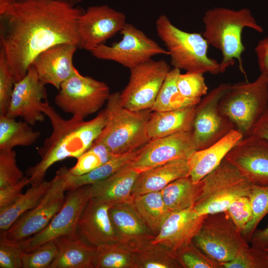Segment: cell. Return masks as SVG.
<instances>
[{
    "label": "cell",
    "instance_id": "603a6c76",
    "mask_svg": "<svg viewBox=\"0 0 268 268\" xmlns=\"http://www.w3.org/2000/svg\"><path fill=\"white\" fill-rule=\"evenodd\" d=\"M138 174L129 165L110 177L91 185L93 201L110 207L131 204L132 192Z\"/></svg>",
    "mask_w": 268,
    "mask_h": 268
},
{
    "label": "cell",
    "instance_id": "7bdbcfd3",
    "mask_svg": "<svg viewBox=\"0 0 268 268\" xmlns=\"http://www.w3.org/2000/svg\"><path fill=\"white\" fill-rule=\"evenodd\" d=\"M14 80L3 50H0V114L6 115L13 90Z\"/></svg>",
    "mask_w": 268,
    "mask_h": 268
},
{
    "label": "cell",
    "instance_id": "4fadbf2b",
    "mask_svg": "<svg viewBox=\"0 0 268 268\" xmlns=\"http://www.w3.org/2000/svg\"><path fill=\"white\" fill-rule=\"evenodd\" d=\"M120 32L122 39L111 46L102 44L91 52L97 59L115 62L131 69L154 56L169 55L167 50L134 25L126 23Z\"/></svg>",
    "mask_w": 268,
    "mask_h": 268
},
{
    "label": "cell",
    "instance_id": "83f0119b",
    "mask_svg": "<svg viewBox=\"0 0 268 268\" xmlns=\"http://www.w3.org/2000/svg\"><path fill=\"white\" fill-rule=\"evenodd\" d=\"M139 149L116 155L102 165L83 175H72L66 166L61 167L57 172L65 180L66 191H68L83 186L92 185L110 177L130 164L137 156Z\"/></svg>",
    "mask_w": 268,
    "mask_h": 268
},
{
    "label": "cell",
    "instance_id": "ee69618b",
    "mask_svg": "<svg viewBox=\"0 0 268 268\" xmlns=\"http://www.w3.org/2000/svg\"><path fill=\"white\" fill-rule=\"evenodd\" d=\"M226 211L242 233L252 215L249 197H242L236 199L231 203Z\"/></svg>",
    "mask_w": 268,
    "mask_h": 268
},
{
    "label": "cell",
    "instance_id": "7c38bea8",
    "mask_svg": "<svg viewBox=\"0 0 268 268\" xmlns=\"http://www.w3.org/2000/svg\"><path fill=\"white\" fill-rule=\"evenodd\" d=\"M130 69L128 83L120 93L122 105L132 111L151 109L170 66L164 60L151 59Z\"/></svg>",
    "mask_w": 268,
    "mask_h": 268
},
{
    "label": "cell",
    "instance_id": "c3c4849f",
    "mask_svg": "<svg viewBox=\"0 0 268 268\" xmlns=\"http://www.w3.org/2000/svg\"><path fill=\"white\" fill-rule=\"evenodd\" d=\"M252 247L268 250V226L264 229L256 230L251 239Z\"/></svg>",
    "mask_w": 268,
    "mask_h": 268
},
{
    "label": "cell",
    "instance_id": "7a4b0ae2",
    "mask_svg": "<svg viewBox=\"0 0 268 268\" xmlns=\"http://www.w3.org/2000/svg\"><path fill=\"white\" fill-rule=\"evenodd\" d=\"M42 108L51 122L52 133L38 150L41 160L26 171L31 186L43 181L47 170L55 163L67 158H77L88 149L100 135L108 118L105 108L93 119L85 121L77 116L63 119L47 99Z\"/></svg>",
    "mask_w": 268,
    "mask_h": 268
},
{
    "label": "cell",
    "instance_id": "9c48e42d",
    "mask_svg": "<svg viewBox=\"0 0 268 268\" xmlns=\"http://www.w3.org/2000/svg\"><path fill=\"white\" fill-rule=\"evenodd\" d=\"M110 94L106 83L83 76L76 68L62 84L55 102L64 112L84 119L99 110Z\"/></svg>",
    "mask_w": 268,
    "mask_h": 268
},
{
    "label": "cell",
    "instance_id": "d6a6232c",
    "mask_svg": "<svg viewBox=\"0 0 268 268\" xmlns=\"http://www.w3.org/2000/svg\"><path fill=\"white\" fill-rule=\"evenodd\" d=\"M180 69L173 67L168 73L151 110L167 111L197 105L201 99H191L182 95L177 87Z\"/></svg>",
    "mask_w": 268,
    "mask_h": 268
},
{
    "label": "cell",
    "instance_id": "9a60e30c",
    "mask_svg": "<svg viewBox=\"0 0 268 268\" xmlns=\"http://www.w3.org/2000/svg\"><path fill=\"white\" fill-rule=\"evenodd\" d=\"M197 150L192 132L150 139L129 166L139 173L176 159H188Z\"/></svg>",
    "mask_w": 268,
    "mask_h": 268
},
{
    "label": "cell",
    "instance_id": "3957f363",
    "mask_svg": "<svg viewBox=\"0 0 268 268\" xmlns=\"http://www.w3.org/2000/svg\"><path fill=\"white\" fill-rule=\"evenodd\" d=\"M204 30L202 36L208 45L219 50L222 59L219 63L220 73L230 66L239 63L242 72L244 71L241 55L245 50L242 40L244 28L249 27L258 32L264 31L249 9L235 10L225 8H214L207 10L202 18Z\"/></svg>",
    "mask_w": 268,
    "mask_h": 268
},
{
    "label": "cell",
    "instance_id": "44dd1931",
    "mask_svg": "<svg viewBox=\"0 0 268 268\" xmlns=\"http://www.w3.org/2000/svg\"><path fill=\"white\" fill-rule=\"evenodd\" d=\"M109 215L117 242L133 252L142 250L155 238L145 227L131 204L111 206Z\"/></svg>",
    "mask_w": 268,
    "mask_h": 268
},
{
    "label": "cell",
    "instance_id": "6da1fadb",
    "mask_svg": "<svg viewBox=\"0 0 268 268\" xmlns=\"http://www.w3.org/2000/svg\"><path fill=\"white\" fill-rule=\"evenodd\" d=\"M84 10L68 0H19L0 12V45L15 82L35 58L55 45L79 46L77 22Z\"/></svg>",
    "mask_w": 268,
    "mask_h": 268
},
{
    "label": "cell",
    "instance_id": "2e32d148",
    "mask_svg": "<svg viewBox=\"0 0 268 268\" xmlns=\"http://www.w3.org/2000/svg\"><path fill=\"white\" fill-rule=\"evenodd\" d=\"M126 15L107 5L89 6L79 17V48L91 52L121 31L126 23Z\"/></svg>",
    "mask_w": 268,
    "mask_h": 268
},
{
    "label": "cell",
    "instance_id": "484cf974",
    "mask_svg": "<svg viewBox=\"0 0 268 268\" xmlns=\"http://www.w3.org/2000/svg\"><path fill=\"white\" fill-rule=\"evenodd\" d=\"M187 159H176L138 174L133 187V196L161 191L172 182L188 176Z\"/></svg>",
    "mask_w": 268,
    "mask_h": 268
},
{
    "label": "cell",
    "instance_id": "f35d334b",
    "mask_svg": "<svg viewBox=\"0 0 268 268\" xmlns=\"http://www.w3.org/2000/svg\"><path fill=\"white\" fill-rule=\"evenodd\" d=\"M224 268H268V251L249 246L240 250L233 259L222 265Z\"/></svg>",
    "mask_w": 268,
    "mask_h": 268
},
{
    "label": "cell",
    "instance_id": "277c9868",
    "mask_svg": "<svg viewBox=\"0 0 268 268\" xmlns=\"http://www.w3.org/2000/svg\"><path fill=\"white\" fill-rule=\"evenodd\" d=\"M106 125L96 141L105 145L114 154L138 149L150 139L147 125L152 111H132L121 104L119 92L111 93L106 102Z\"/></svg>",
    "mask_w": 268,
    "mask_h": 268
},
{
    "label": "cell",
    "instance_id": "4dcf8cb0",
    "mask_svg": "<svg viewBox=\"0 0 268 268\" xmlns=\"http://www.w3.org/2000/svg\"><path fill=\"white\" fill-rule=\"evenodd\" d=\"M31 126L25 121H17L15 118L0 114V150L34 144L41 133L34 131Z\"/></svg>",
    "mask_w": 268,
    "mask_h": 268
},
{
    "label": "cell",
    "instance_id": "836d02e7",
    "mask_svg": "<svg viewBox=\"0 0 268 268\" xmlns=\"http://www.w3.org/2000/svg\"><path fill=\"white\" fill-rule=\"evenodd\" d=\"M94 268H136L135 252L118 242L98 247Z\"/></svg>",
    "mask_w": 268,
    "mask_h": 268
},
{
    "label": "cell",
    "instance_id": "ac0fdd59",
    "mask_svg": "<svg viewBox=\"0 0 268 268\" xmlns=\"http://www.w3.org/2000/svg\"><path fill=\"white\" fill-rule=\"evenodd\" d=\"M225 159L254 185H268V141L253 135L241 139Z\"/></svg>",
    "mask_w": 268,
    "mask_h": 268
},
{
    "label": "cell",
    "instance_id": "7402d4cb",
    "mask_svg": "<svg viewBox=\"0 0 268 268\" xmlns=\"http://www.w3.org/2000/svg\"><path fill=\"white\" fill-rule=\"evenodd\" d=\"M110 207L90 199L79 218L78 234L96 247L117 242L109 215Z\"/></svg>",
    "mask_w": 268,
    "mask_h": 268
},
{
    "label": "cell",
    "instance_id": "cb8c5ba5",
    "mask_svg": "<svg viewBox=\"0 0 268 268\" xmlns=\"http://www.w3.org/2000/svg\"><path fill=\"white\" fill-rule=\"evenodd\" d=\"M243 138V134L234 129L210 146L195 150L187 159L188 176L194 183L201 181L221 163L227 153Z\"/></svg>",
    "mask_w": 268,
    "mask_h": 268
},
{
    "label": "cell",
    "instance_id": "8d00e7d4",
    "mask_svg": "<svg viewBox=\"0 0 268 268\" xmlns=\"http://www.w3.org/2000/svg\"><path fill=\"white\" fill-rule=\"evenodd\" d=\"M249 198L252 215L242 233L246 240H250L257 226L268 213V185H254Z\"/></svg>",
    "mask_w": 268,
    "mask_h": 268
},
{
    "label": "cell",
    "instance_id": "e0dca14e",
    "mask_svg": "<svg viewBox=\"0 0 268 268\" xmlns=\"http://www.w3.org/2000/svg\"><path fill=\"white\" fill-rule=\"evenodd\" d=\"M45 85L30 65L26 75L14 83L6 115L13 118L20 117L32 126L37 122H43L45 115L42 105L47 99Z\"/></svg>",
    "mask_w": 268,
    "mask_h": 268
},
{
    "label": "cell",
    "instance_id": "5bb4252c",
    "mask_svg": "<svg viewBox=\"0 0 268 268\" xmlns=\"http://www.w3.org/2000/svg\"><path fill=\"white\" fill-rule=\"evenodd\" d=\"M231 84L222 83L211 90L197 105L192 131L197 150L216 142L232 130V123L220 112L219 102Z\"/></svg>",
    "mask_w": 268,
    "mask_h": 268
},
{
    "label": "cell",
    "instance_id": "60d3db41",
    "mask_svg": "<svg viewBox=\"0 0 268 268\" xmlns=\"http://www.w3.org/2000/svg\"><path fill=\"white\" fill-rule=\"evenodd\" d=\"M177 87L180 93L191 99H201V96L207 93L203 73L187 71L180 73L177 80Z\"/></svg>",
    "mask_w": 268,
    "mask_h": 268
},
{
    "label": "cell",
    "instance_id": "bcb514c9",
    "mask_svg": "<svg viewBox=\"0 0 268 268\" xmlns=\"http://www.w3.org/2000/svg\"><path fill=\"white\" fill-rule=\"evenodd\" d=\"M27 175L17 183L0 188V210L13 203L22 194L24 188L29 184Z\"/></svg>",
    "mask_w": 268,
    "mask_h": 268
},
{
    "label": "cell",
    "instance_id": "4316f807",
    "mask_svg": "<svg viewBox=\"0 0 268 268\" xmlns=\"http://www.w3.org/2000/svg\"><path fill=\"white\" fill-rule=\"evenodd\" d=\"M197 105L167 111H152L147 125L150 139L193 131Z\"/></svg>",
    "mask_w": 268,
    "mask_h": 268
},
{
    "label": "cell",
    "instance_id": "f546056e",
    "mask_svg": "<svg viewBox=\"0 0 268 268\" xmlns=\"http://www.w3.org/2000/svg\"><path fill=\"white\" fill-rule=\"evenodd\" d=\"M202 182L194 183L189 176L172 182L161 191L165 205L171 212L181 211L194 205L199 199Z\"/></svg>",
    "mask_w": 268,
    "mask_h": 268
},
{
    "label": "cell",
    "instance_id": "8fae6325",
    "mask_svg": "<svg viewBox=\"0 0 268 268\" xmlns=\"http://www.w3.org/2000/svg\"><path fill=\"white\" fill-rule=\"evenodd\" d=\"M90 198V185L68 191L63 207L43 230L13 243L20 246L23 252L29 253L50 241L77 235L79 218Z\"/></svg>",
    "mask_w": 268,
    "mask_h": 268
},
{
    "label": "cell",
    "instance_id": "681fc988",
    "mask_svg": "<svg viewBox=\"0 0 268 268\" xmlns=\"http://www.w3.org/2000/svg\"><path fill=\"white\" fill-rule=\"evenodd\" d=\"M251 134L268 141V111L256 125Z\"/></svg>",
    "mask_w": 268,
    "mask_h": 268
},
{
    "label": "cell",
    "instance_id": "ba28073f",
    "mask_svg": "<svg viewBox=\"0 0 268 268\" xmlns=\"http://www.w3.org/2000/svg\"><path fill=\"white\" fill-rule=\"evenodd\" d=\"M193 243L209 258L222 265L248 247L227 211L206 215Z\"/></svg>",
    "mask_w": 268,
    "mask_h": 268
},
{
    "label": "cell",
    "instance_id": "f5cc1de1",
    "mask_svg": "<svg viewBox=\"0 0 268 268\" xmlns=\"http://www.w3.org/2000/svg\"><path fill=\"white\" fill-rule=\"evenodd\" d=\"M266 251H268V250H266Z\"/></svg>",
    "mask_w": 268,
    "mask_h": 268
},
{
    "label": "cell",
    "instance_id": "f6af8a7d",
    "mask_svg": "<svg viewBox=\"0 0 268 268\" xmlns=\"http://www.w3.org/2000/svg\"><path fill=\"white\" fill-rule=\"evenodd\" d=\"M22 252L20 246L0 236V268H21Z\"/></svg>",
    "mask_w": 268,
    "mask_h": 268
},
{
    "label": "cell",
    "instance_id": "30bf717a",
    "mask_svg": "<svg viewBox=\"0 0 268 268\" xmlns=\"http://www.w3.org/2000/svg\"><path fill=\"white\" fill-rule=\"evenodd\" d=\"M65 182L56 173L39 203L21 215L0 236L11 243L25 240L43 230L63 207L66 200Z\"/></svg>",
    "mask_w": 268,
    "mask_h": 268
},
{
    "label": "cell",
    "instance_id": "8992f818",
    "mask_svg": "<svg viewBox=\"0 0 268 268\" xmlns=\"http://www.w3.org/2000/svg\"><path fill=\"white\" fill-rule=\"evenodd\" d=\"M218 108L243 137L251 135L268 111V77L261 73L252 82L231 84L221 98Z\"/></svg>",
    "mask_w": 268,
    "mask_h": 268
},
{
    "label": "cell",
    "instance_id": "5b68a950",
    "mask_svg": "<svg viewBox=\"0 0 268 268\" xmlns=\"http://www.w3.org/2000/svg\"><path fill=\"white\" fill-rule=\"evenodd\" d=\"M156 30L166 47L174 67L203 73L220 72L219 63L207 56L208 44L201 33L182 31L164 14L157 19Z\"/></svg>",
    "mask_w": 268,
    "mask_h": 268
},
{
    "label": "cell",
    "instance_id": "d6986e66",
    "mask_svg": "<svg viewBox=\"0 0 268 268\" xmlns=\"http://www.w3.org/2000/svg\"><path fill=\"white\" fill-rule=\"evenodd\" d=\"M77 48L73 44H61L39 54L31 65L40 80L59 90L62 84L72 75L76 69L72 59Z\"/></svg>",
    "mask_w": 268,
    "mask_h": 268
},
{
    "label": "cell",
    "instance_id": "74e56055",
    "mask_svg": "<svg viewBox=\"0 0 268 268\" xmlns=\"http://www.w3.org/2000/svg\"><path fill=\"white\" fill-rule=\"evenodd\" d=\"M177 262L184 268H217L222 266L209 258L193 243L174 252Z\"/></svg>",
    "mask_w": 268,
    "mask_h": 268
},
{
    "label": "cell",
    "instance_id": "f907efd6",
    "mask_svg": "<svg viewBox=\"0 0 268 268\" xmlns=\"http://www.w3.org/2000/svg\"><path fill=\"white\" fill-rule=\"evenodd\" d=\"M14 2V0H0V12Z\"/></svg>",
    "mask_w": 268,
    "mask_h": 268
},
{
    "label": "cell",
    "instance_id": "d4e9b609",
    "mask_svg": "<svg viewBox=\"0 0 268 268\" xmlns=\"http://www.w3.org/2000/svg\"><path fill=\"white\" fill-rule=\"evenodd\" d=\"M58 254L49 268H94L97 247L78 234L56 240Z\"/></svg>",
    "mask_w": 268,
    "mask_h": 268
},
{
    "label": "cell",
    "instance_id": "ffe728a7",
    "mask_svg": "<svg viewBox=\"0 0 268 268\" xmlns=\"http://www.w3.org/2000/svg\"><path fill=\"white\" fill-rule=\"evenodd\" d=\"M205 216L199 214L194 207L172 212L152 242L174 252L193 242Z\"/></svg>",
    "mask_w": 268,
    "mask_h": 268
},
{
    "label": "cell",
    "instance_id": "f1b7e54d",
    "mask_svg": "<svg viewBox=\"0 0 268 268\" xmlns=\"http://www.w3.org/2000/svg\"><path fill=\"white\" fill-rule=\"evenodd\" d=\"M131 204L145 227L155 237L172 212L165 205L161 191L134 196Z\"/></svg>",
    "mask_w": 268,
    "mask_h": 268
},
{
    "label": "cell",
    "instance_id": "1f68e13d",
    "mask_svg": "<svg viewBox=\"0 0 268 268\" xmlns=\"http://www.w3.org/2000/svg\"><path fill=\"white\" fill-rule=\"evenodd\" d=\"M51 180H44L35 186H31L24 194L11 205L0 210V231L8 229L23 214L36 206L49 188Z\"/></svg>",
    "mask_w": 268,
    "mask_h": 268
},
{
    "label": "cell",
    "instance_id": "ab89813d",
    "mask_svg": "<svg viewBox=\"0 0 268 268\" xmlns=\"http://www.w3.org/2000/svg\"><path fill=\"white\" fill-rule=\"evenodd\" d=\"M58 254L56 240L47 242L34 251L22 252V268H49Z\"/></svg>",
    "mask_w": 268,
    "mask_h": 268
},
{
    "label": "cell",
    "instance_id": "d590c367",
    "mask_svg": "<svg viewBox=\"0 0 268 268\" xmlns=\"http://www.w3.org/2000/svg\"><path fill=\"white\" fill-rule=\"evenodd\" d=\"M116 155L102 143L95 141L91 147L77 158L76 164L68 169L72 175L86 174L106 163Z\"/></svg>",
    "mask_w": 268,
    "mask_h": 268
},
{
    "label": "cell",
    "instance_id": "52a82bcc",
    "mask_svg": "<svg viewBox=\"0 0 268 268\" xmlns=\"http://www.w3.org/2000/svg\"><path fill=\"white\" fill-rule=\"evenodd\" d=\"M201 181L202 192L194 208L203 215L227 211L236 199L249 197L254 185L225 158Z\"/></svg>",
    "mask_w": 268,
    "mask_h": 268
},
{
    "label": "cell",
    "instance_id": "e575fe53",
    "mask_svg": "<svg viewBox=\"0 0 268 268\" xmlns=\"http://www.w3.org/2000/svg\"><path fill=\"white\" fill-rule=\"evenodd\" d=\"M136 268H181L174 252L159 243L151 242L135 252Z\"/></svg>",
    "mask_w": 268,
    "mask_h": 268
},
{
    "label": "cell",
    "instance_id": "b9f144b4",
    "mask_svg": "<svg viewBox=\"0 0 268 268\" xmlns=\"http://www.w3.org/2000/svg\"><path fill=\"white\" fill-rule=\"evenodd\" d=\"M13 149L0 150V188L15 184L24 176L16 164Z\"/></svg>",
    "mask_w": 268,
    "mask_h": 268
},
{
    "label": "cell",
    "instance_id": "7dc6e473",
    "mask_svg": "<svg viewBox=\"0 0 268 268\" xmlns=\"http://www.w3.org/2000/svg\"><path fill=\"white\" fill-rule=\"evenodd\" d=\"M255 51L261 73L268 77V36L258 42Z\"/></svg>",
    "mask_w": 268,
    "mask_h": 268
},
{
    "label": "cell",
    "instance_id": "816d5d0a",
    "mask_svg": "<svg viewBox=\"0 0 268 268\" xmlns=\"http://www.w3.org/2000/svg\"><path fill=\"white\" fill-rule=\"evenodd\" d=\"M19 0H14V1ZM73 4H76L82 1V0H68Z\"/></svg>",
    "mask_w": 268,
    "mask_h": 268
}]
</instances>
